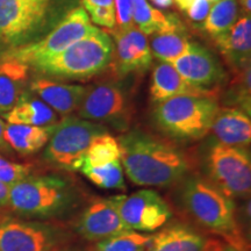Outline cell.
<instances>
[{
  "label": "cell",
  "mask_w": 251,
  "mask_h": 251,
  "mask_svg": "<svg viewBox=\"0 0 251 251\" xmlns=\"http://www.w3.org/2000/svg\"><path fill=\"white\" fill-rule=\"evenodd\" d=\"M34 1L41 2V4H45V5L52 6V1H54V0H34Z\"/></svg>",
  "instance_id": "43"
},
{
  "label": "cell",
  "mask_w": 251,
  "mask_h": 251,
  "mask_svg": "<svg viewBox=\"0 0 251 251\" xmlns=\"http://www.w3.org/2000/svg\"><path fill=\"white\" fill-rule=\"evenodd\" d=\"M151 235L128 230L97 242L94 251H146Z\"/></svg>",
  "instance_id": "29"
},
{
  "label": "cell",
  "mask_w": 251,
  "mask_h": 251,
  "mask_svg": "<svg viewBox=\"0 0 251 251\" xmlns=\"http://www.w3.org/2000/svg\"><path fill=\"white\" fill-rule=\"evenodd\" d=\"M96 28L91 24L85 9L76 7L68 12L45 37L17 48L5 50L0 54V58L11 59L26 67H33L36 63L61 54L78 40L96 30Z\"/></svg>",
  "instance_id": "6"
},
{
  "label": "cell",
  "mask_w": 251,
  "mask_h": 251,
  "mask_svg": "<svg viewBox=\"0 0 251 251\" xmlns=\"http://www.w3.org/2000/svg\"><path fill=\"white\" fill-rule=\"evenodd\" d=\"M219 109L213 94H184L156 103L153 121L163 133L179 141L205 137Z\"/></svg>",
  "instance_id": "5"
},
{
  "label": "cell",
  "mask_w": 251,
  "mask_h": 251,
  "mask_svg": "<svg viewBox=\"0 0 251 251\" xmlns=\"http://www.w3.org/2000/svg\"><path fill=\"white\" fill-rule=\"evenodd\" d=\"M86 90L87 86L59 83L47 77H37L30 81L31 93L63 117L78 111Z\"/></svg>",
  "instance_id": "16"
},
{
  "label": "cell",
  "mask_w": 251,
  "mask_h": 251,
  "mask_svg": "<svg viewBox=\"0 0 251 251\" xmlns=\"http://www.w3.org/2000/svg\"><path fill=\"white\" fill-rule=\"evenodd\" d=\"M131 8H133V0H114L115 20H117L115 28L128 29L134 27Z\"/></svg>",
  "instance_id": "32"
},
{
  "label": "cell",
  "mask_w": 251,
  "mask_h": 251,
  "mask_svg": "<svg viewBox=\"0 0 251 251\" xmlns=\"http://www.w3.org/2000/svg\"><path fill=\"white\" fill-rule=\"evenodd\" d=\"M184 94H213L207 91L191 85L178 74L171 63L161 62L153 68L150 81V99L158 103L177 96Z\"/></svg>",
  "instance_id": "20"
},
{
  "label": "cell",
  "mask_w": 251,
  "mask_h": 251,
  "mask_svg": "<svg viewBox=\"0 0 251 251\" xmlns=\"http://www.w3.org/2000/svg\"><path fill=\"white\" fill-rule=\"evenodd\" d=\"M235 74L234 79L230 81V85L227 90V100L230 105L237 106L236 108L242 109L250 115L251 111V70L250 64L242 69H238Z\"/></svg>",
  "instance_id": "28"
},
{
  "label": "cell",
  "mask_w": 251,
  "mask_h": 251,
  "mask_svg": "<svg viewBox=\"0 0 251 251\" xmlns=\"http://www.w3.org/2000/svg\"><path fill=\"white\" fill-rule=\"evenodd\" d=\"M76 230L86 241L100 242L130 229L122 221L111 197L98 198L90 202L77 220Z\"/></svg>",
  "instance_id": "13"
},
{
  "label": "cell",
  "mask_w": 251,
  "mask_h": 251,
  "mask_svg": "<svg viewBox=\"0 0 251 251\" xmlns=\"http://www.w3.org/2000/svg\"><path fill=\"white\" fill-rule=\"evenodd\" d=\"M7 124L46 127L58 122L57 114L33 93L24 92L17 105L5 115Z\"/></svg>",
  "instance_id": "22"
},
{
  "label": "cell",
  "mask_w": 251,
  "mask_h": 251,
  "mask_svg": "<svg viewBox=\"0 0 251 251\" xmlns=\"http://www.w3.org/2000/svg\"><path fill=\"white\" fill-rule=\"evenodd\" d=\"M221 251H241V250L236 249V248L230 246V244H224L221 248Z\"/></svg>",
  "instance_id": "42"
},
{
  "label": "cell",
  "mask_w": 251,
  "mask_h": 251,
  "mask_svg": "<svg viewBox=\"0 0 251 251\" xmlns=\"http://www.w3.org/2000/svg\"><path fill=\"white\" fill-rule=\"evenodd\" d=\"M78 115L85 120L100 125H109L115 129L126 131L133 115L129 94L117 81H101L89 86L84 96Z\"/></svg>",
  "instance_id": "10"
},
{
  "label": "cell",
  "mask_w": 251,
  "mask_h": 251,
  "mask_svg": "<svg viewBox=\"0 0 251 251\" xmlns=\"http://www.w3.org/2000/svg\"><path fill=\"white\" fill-rule=\"evenodd\" d=\"M131 15L133 24L144 35L185 29L177 15L164 14L159 9L153 8L148 0H133Z\"/></svg>",
  "instance_id": "23"
},
{
  "label": "cell",
  "mask_w": 251,
  "mask_h": 251,
  "mask_svg": "<svg viewBox=\"0 0 251 251\" xmlns=\"http://www.w3.org/2000/svg\"><path fill=\"white\" fill-rule=\"evenodd\" d=\"M109 30L115 42L114 71L119 77L143 72L151 67L153 56L143 33L135 26L128 29L113 28Z\"/></svg>",
  "instance_id": "14"
},
{
  "label": "cell",
  "mask_w": 251,
  "mask_h": 251,
  "mask_svg": "<svg viewBox=\"0 0 251 251\" xmlns=\"http://www.w3.org/2000/svg\"><path fill=\"white\" fill-rule=\"evenodd\" d=\"M208 240L183 222L165 225L150 236L146 251H203Z\"/></svg>",
  "instance_id": "18"
},
{
  "label": "cell",
  "mask_w": 251,
  "mask_h": 251,
  "mask_svg": "<svg viewBox=\"0 0 251 251\" xmlns=\"http://www.w3.org/2000/svg\"><path fill=\"white\" fill-rule=\"evenodd\" d=\"M5 122L0 119V152L1 153H6V155H11L12 150L9 148V146L6 143V141L4 139V129H5Z\"/></svg>",
  "instance_id": "36"
},
{
  "label": "cell",
  "mask_w": 251,
  "mask_h": 251,
  "mask_svg": "<svg viewBox=\"0 0 251 251\" xmlns=\"http://www.w3.org/2000/svg\"><path fill=\"white\" fill-rule=\"evenodd\" d=\"M121 150L119 141L107 131L97 135L91 141L84 153L81 168H93V166L105 165L107 163L120 161ZM79 169V170H80Z\"/></svg>",
  "instance_id": "25"
},
{
  "label": "cell",
  "mask_w": 251,
  "mask_h": 251,
  "mask_svg": "<svg viewBox=\"0 0 251 251\" xmlns=\"http://www.w3.org/2000/svg\"><path fill=\"white\" fill-rule=\"evenodd\" d=\"M79 188L62 175H29L9 187L8 207L27 219H52L70 212L79 201Z\"/></svg>",
  "instance_id": "2"
},
{
  "label": "cell",
  "mask_w": 251,
  "mask_h": 251,
  "mask_svg": "<svg viewBox=\"0 0 251 251\" xmlns=\"http://www.w3.org/2000/svg\"><path fill=\"white\" fill-rule=\"evenodd\" d=\"M241 5L244 8V11L247 12L248 14H250L251 12V0H240Z\"/></svg>",
  "instance_id": "41"
},
{
  "label": "cell",
  "mask_w": 251,
  "mask_h": 251,
  "mask_svg": "<svg viewBox=\"0 0 251 251\" xmlns=\"http://www.w3.org/2000/svg\"><path fill=\"white\" fill-rule=\"evenodd\" d=\"M213 2L209 0H193L192 4L187 9V15L193 23L200 24L206 20L207 15L211 11Z\"/></svg>",
  "instance_id": "34"
},
{
  "label": "cell",
  "mask_w": 251,
  "mask_h": 251,
  "mask_svg": "<svg viewBox=\"0 0 251 251\" xmlns=\"http://www.w3.org/2000/svg\"><path fill=\"white\" fill-rule=\"evenodd\" d=\"M215 43L234 70L250 64L251 18L250 14L238 19L228 31L215 37Z\"/></svg>",
  "instance_id": "19"
},
{
  "label": "cell",
  "mask_w": 251,
  "mask_h": 251,
  "mask_svg": "<svg viewBox=\"0 0 251 251\" xmlns=\"http://www.w3.org/2000/svg\"><path fill=\"white\" fill-rule=\"evenodd\" d=\"M64 233L39 221L0 220V251H52L62 244Z\"/></svg>",
  "instance_id": "12"
},
{
  "label": "cell",
  "mask_w": 251,
  "mask_h": 251,
  "mask_svg": "<svg viewBox=\"0 0 251 251\" xmlns=\"http://www.w3.org/2000/svg\"><path fill=\"white\" fill-rule=\"evenodd\" d=\"M152 35L149 45L150 49L152 56L162 62H175L190 48L191 42L185 34V29L157 33Z\"/></svg>",
  "instance_id": "24"
},
{
  "label": "cell",
  "mask_w": 251,
  "mask_h": 251,
  "mask_svg": "<svg viewBox=\"0 0 251 251\" xmlns=\"http://www.w3.org/2000/svg\"><path fill=\"white\" fill-rule=\"evenodd\" d=\"M25 80L26 77L0 72V115L2 118L13 109L24 94Z\"/></svg>",
  "instance_id": "30"
},
{
  "label": "cell",
  "mask_w": 251,
  "mask_h": 251,
  "mask_svg": "<svg viewBox=\"0 0 251 251\" xmlns=\"http://www.w3.org/2000/svg\"><path fill=\"white\" fill-rule=\"evenodd\" d=\"M209 1H211V2H216V1H219V0H209Z\"/></svg>",
  "instance_id": "45"
},
{
  "label": "cell",
  "mask_w": 251,
  "mask_h": 251,
  "mask_svg": "<svg viewBox=\"0 0 251 251\" xmlns=\"http://www.w3.org/2000/svg\"><path fill=\"white\" fill-rule=\"evenodd\" d=\"M207 179L229 198L247 199L251 191V158L247 148L214 143L206 156Z\"/></svg>",
  "instance_id": "8"
},
{
  "label": "cell",
  "mask_w": 251,
  "mask_h": 251,
  "mask_svg": "<svg viewBox=\"0 0 251 251\" xmlns=\"http://www.w3.org/2000/svg\"><path fill=\"white\" fill-rule=\"evenodd\" d=\"M171 64L185 80L198 89L211 91V87L226 78L224 68L215 55L198 43L191 42L187 51Z\"/></svg>",
  "instance_id": "15"
},
{
  "label": "cell",
  "mask_w": 251,
  "mask_h": 251,
  "mask_svg": "<svg viewBox=\"0 0 251 251\" xmlns=\"http://www.w3.org/2000/svg\"><path fill=\"white\" fill-rule=\"evenodd\" d=\"M222 246H224V244L220 242V241L208 240V242H207L206 248L203 251H221Z\"/></svg>",
  "instance_id": "38"
},
{
  "label": "cell",
  "mask_w": 251,
  "mask_h": 251,
  "mask_svg": "<svg viewBox=\"0 0 251 251\" xmlns=\"http://www.w3.org/2000/svg\"><path fill=\"white\" fill-rule=\"evenodd\" d=\"M8 194L9 187L7 185L0 183V209L8 207Z\"/></svg>",
  "instance_id": "37"
},
{
  "label": "cell",
  "mask_w": 251,
  "mask_h": 251,
  "mask_svg": "<svg viewBox=\"0 0 251 251\" xmlns=\"http://www.w3.org/2000/svg\"><path fill=\"white\" fill-rule=\"evenodd\" d=\"M193 0H174V2H176L178 6V8L180 9V11H184L186 12L188 7H190L191 4H192Z\"/></svg>",
  "instance_id": "39"
},
{
  "label": "cell",
  "mask_w": 251,
  "mask_h": 251,
  "mask_svg": "<svg viewBox=\"0 0 251 251\" xmlns=\"http://www.w3.org/2000/svg\"><path fill=\"white\" fill-rule=\"evenodd\" d=\"M31 172L30 164L9 161L0 153V183L13 186L18 181L25 179Z\"/></svg>",
  "instance_id": "31"
},
{
  "label": "cell",
  "mask_w": 251,
  "mask_h": 251,
  "mask_svg": "<svg viewBox=\"0 0 251 251\" xmlns=\"http://www.w3.org/2000/svg\"><path fill=\"white\" fill-rule=\"evenodd\" d=\"M181 202L188 215L198 225L218 234L228 244L247 249L236 220V208L231 198L201 176H188L181 188Z\"/></svg>",
  "instance_id": "3"
},
{
  "label": "cell",
  "mask_w": 251,
  "mask_h": 251,
  "mask_svg": "<svg viewBox=\"0 0 251 251\" xmlns=\"http://www.w3.org/2000/svg\"><path fill=\"white\" fill-rule=\"evenodd\" d=\"M51 8L34 0H0V49L5 51L35 41L48 26Z\"/></svg>",
  "instance_id": "9"
},
{
  "label": "cell",
  "mask_w": 251,
  "mask_h": 251,
  "mask_svg": "<svg viewBox=\"0 0 251 251\" xmlns=\"http://www.w3.org/2000/svg\"><path fill=\"white\" fill-rule=\"evenodd\" d=\"M150 1L161 8H168L174 4V0H150Z\"/></svg>",
  "instance_id": "40"
},
{
  "label": "cell",
  "mask_w": 251,
  "mask_h": 251,
  "mask_svg": "<svg viewBox=\"0 0 251 251\" xmlns=\"http://www.w3.org/2000/svg\"><path fill=\"white\" fill-rule=\"evenodd\" d=\"M209 131L220 144L248 148L251 142L250 115L236 107H219Z\"/></svg>",
  "instance_id": "17"
},
{
  "label": "cell",
  "mask_w": 251,
  "mask_h": 251,
  "mask_svg": "<svg viewBox=\"0 0 251 251\" xmlns=\"http://www.w3.org/2000/svg\"><path fill=\"white\" fill-rule=\"evenodd\" d=\"M120 162L135 185L168 187L192 170V158L171 141L134 129L119 137Z\"/></svg>",
  "instance_id": "1"
},
{
  "label": "cell",
  "mask_w": 251,
  "mask_h": 251,
  "mask_svg": "<svg viewBox=\"0 0 251 251\" xmlns=\"http://www.w3.org/2000/svg\"><path fill=\"white\" fill-rule=\"evenodd\" d=\"M91 183L102 190L125 191L126 183L124 168L120 161L107 163L93 168H81L79 170Z\"/></svg>",
  "instance_id": "27"
},
{
  "label": "cell",
  "mask_w": 251,
  "mask_h": 251,
  "mask_svg": "<svg viewBox=\"0 0 251 251\" xmlns=\"http://www.w3.org/2000/svg\"><path fill=\"white\" fill-rule=\"evenodd\" d=\"M112 199L130 230L152 233L172 218L170 206L156 191L140 190L129 196H114Z\"/></svg>",
  "instance_id": "11"
},
{
  "label": "cell",
  "mask_w": 251,
  "mask_h": 251,
  "mask_svg": "<svg viewBox=\"0 0 251 251\" xmlns=\"http://www.w3.org/2000/svg\"><path fill=\"white\" fill-rule=\"evenodd\" d=\"M107 131L106 126L68 115L54 125L43 158L67 172L79 171L87 147L97 135Z\"/></svg>",
  "instance_id": "7"
},
{
  "label": "cell",
  "mask_w": 251,
  "mask_h": 251,
  "mask_svg": "<svg viewBox=\"0 0 251 251\" xmlns=\"http://www.w3.org/2000/svg\"><path fill=\"white\" fill-rule=\"evenodd\" d=\"M238 20L237 0H219L213 2L211 11L203 21V29L213 39L218 37L233 27Z\"/></svg>",
  "instance_id": "26"
},
{
  "label": "cell",
  "mask_w": 251,
  "mask_h": 251,
  "mask_svg": "<svg viewBox=\"0 0 251 251\" xmlns=\"http://www.w3.org/2000/svg\"><path fill=\"white\" fill-rule=\"evenodd\" d=\"M114 57V45L105 30L96 28L61 54L41 61L33 67L47 78L86 80L98 76L109 67Z\"/></svg>",
  "instance_id": "4"
},
{
  "label": "cell",
  "mask_w": 251,
  "mask_h": 251,
  "mask_svg": "<svg viewBox=\"0 0 251 251\" xmlns=\"http://www.w3.org/2000/svg\"><path fill=\"white\" fill-rule=\"evenodd\" d=\"M52 129L54 125L37 127V126L6 124L4 139L13 151L23 156H29L45 148Z\"/></svg>",
  "instance_id": "21"
},
{
  "label": "cell",
  "mask_w": 251,
  "mask_h": 251,
  "mask_svg": "<svg viewBox=\"0 0 251 251\" xmlns=\"http://www.w3.org/2000/svg\"><path fill=\"white\" fill-rule=\"evenodd\" d=\"M84 9L93 7L114 8V0H83Z\"/></svg>",
  "instance_id": "35"
},
{
  "label": "cell",
  "mask_w": 251,
  "mask_h": 251,
  "mask_svg": "<svg viewBox=\"0 0 251 251\" xmlns=\"http://www.w3.org/2000/svg\"><path fill=\"white\" fill-rule=\"evenodd\" d=\"M52 251H79V250H75V249H58V248H56Z\"/></svg>",
  "instance_id": "44"
},
{
  "label": "cell",
  "mask_w": 251,
  "mask_h": 251,
  "mask_svg": "<svg viewBox=\"0 0 251 251\" xmlns=\"http://www.w3.org/2000/svg\"><path fill=\"white\" fill-rule=\"evenodd\" d=\"M86 13L90 14V20L100 27H105L107 29H113L117 26L115 20V9L114 8H103L93 7L85 9Z\"/></svg>",
  "instance_id": "33"
}]
</instances>
